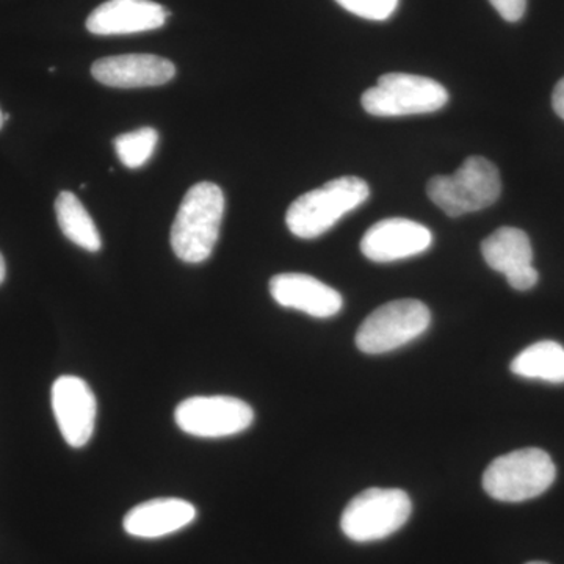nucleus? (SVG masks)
Instances as JSON below:
<instances>
[{"instance_id": "obj_1", "label": "nucleus", "mask_w": 564, "mask_h": 564, "mask_svg": "<svg viewBox=\"0 0 564 564\" xmlns=\"http://www.w3.org/2000/svg\"><path fill=\"white\" fill-rule=\"evenodd\" d=\"M225 207L221 188L212 182H199L185 193L170 239L182 262L202 263L210 258L220 237Z\"/></svg>"}, {"instance_id": "obj_2", "label": "nucleus", "mask_w": 564, "mask_h": 564, "mask_svg": "<svg viewBox=\"0 0 564 564\" xmlns=\"http://www.w3.org/2000/svg\"><path fill=\"white\" fill-rule=\"evenodd\" d=\"M369 184L361 177L344 176L296 198L285 214L289 231L300 239H317L340 218L369 199Z\"/></svg>"}, {"instance_id": "obj_3", "label": "nucleus", "mask_w": 564, "mask_h": 564, "mask_svg": "<svg viewBox=\"0 0 564 564\" xmlns=\"http://www.w3.org/2000/svg\"><path fill=\"white\" fill-rule=\"evenodd\" d=\"M556 467L541 448H521L499 456L484 474V489L499 502L519 503L540 497L554 485Z\"/></svg>"}, {"instance_id": "obj_4", "label": "nucleus", "mask_w": 564, "mask_h": 564, "mask_svg": "<svg viewBox=\"0 0 564 564\" xmlns=\"http://www.w3.org/2000/svg\"><path fill=\"white\" fill-rule=\"evenodd\" d=\"M502 192L499 170L485 158H469L451 176H436L426 185L430 199L448 217L484 210Z\"/></svg>"}, {"instance_id": "obj_5", "label": "nucleus", "mask_w": 564, "mask_h": 564, "mask_svg": "<svg viewBox=\"0 0 564 564\" xmlns=\"http://www.w3.org/2000/svg\"><path fill=\"white\" fill-rule=\"evenodd\" d=\"M413 513V502L402 489L370 488L350 500L340 529L355 543H373L399 532Z\"/></svg>"}, {"instance_id": "obj_6", "label": "nucleus", "mask_w": 564, "mask_h": 564, "mask_svg": "<svg viewBox=\"0 0 564 564\" xmlns=\"http://www.w3.org/2000/svg\"><path fill=\"white\" fill-rule=\"evenodd\" d=\"M448 102L440 82L406 73H389L362 95L361 104L373 117L391 118L433 113Z\"/></svg>"}, {"instance_id": "obj_7", "label": "nucleus", "mask_w": 564, "mask_h": 564, "mask_svg": "<svg viewBox=\"0 0 564 564\" xmlns=\"http://www.w3.org/2000/svg\"><path fill=\"white\" fill-rule=\"evenodd\" d=\"M432 323L426 304L419 300H395L375 310L356 333V347L366 355H383L422 336Z\"/></svg>"}, {"instance_id": "obj_8", "label": "nucleus", "mask_w": 564, "mask_h": 564, "mask_svg": "<svg viewBox=\"0 0 564 564\" xmlns=\"http://www.w3.org/2000/svg\"><path fill=\"white\" fill-rule=\"evenodd\" d=\"M174 421L184 433L217 440L250 429L254 411L250 404L236 397H192L176 408Z\"/></svg>"}, {"instance_id": "obj_9", "label": "nucleus", "mask_w": 564, "mask_h": 564, "mask_svg": "<svg viewBox=\"0 0 564 564\" xmlns=\"http://www.w3.org/2000/svg\"><path fill=\"white\" fill-rule=\"evenodd\" d=\"M52 410L62 436L70 447L82 448L90 443L98 403L87 381L70 375L55 380L52 386Z\"/></svg>"}, {"instance_id": "obj_10", "label": "nucleus", "mask_w": 564, "mask_h": 564, "mask_svg": "<svg viewBox=\"0 0 564 564\" xmlns=\"http://www.w3.org/2000/svg\"><path fill=\"white\" fill-rule=\"evenodd\" d=\"M433 234L421 223L388 218L364 234L361 251L369 261L388 263L422 254L432 247Z\"/></svg>"}, {"instance_id": "obj_11", "label": "nucleus", "mask_w": 564, "mask_h": 564, "mask_svg": "<svg viewBox=\"0 0 564 564\" xmlns=\"http://www.w3.org/2000/svg\"><path fill=\"white\" fill-rule=\"evenodd\" d=\"M485 262L507 276L516 291H530L540 280L532 265L533 250L529 236L518 228H500L481 243Z\"/></svg>"}, {"instance_id": "obj_12", "label": "nucleus", "mask_w": 564, "mask_h": 564, "mask_svg": "<svg viewBox=\"0 0 564 564\" xmlns=\"http://www.w3.org/2000/svg\"><path fill=\"white\" fill-rule=\"evenodd\" d=\"M169 17L170 11L152 0H107L91 11L87 31L101 36L158 31Z\"/></svg>"}, {"instance_id": "obj_13", "label": "nucleus", "mask_w": 564, "mask_h": 564, "mask_svg": "<svg viewBox=\"0 0 564 564\" xmlns=\"http://www.w3.org/2000/svg\"><path fill=\"white\" fill-rule=\"evenodd\" d=\"M91 74L111 88L159 87L174 79L176 66L158 55L126 54L93 63Z\"/></svg>"}, {"instance_id": "obj_14", "label": "nucleus", "mask_w": 564, "mask_h": 564, "mask_svg": "<svg viewBox=\"0 0 564 564\" xmlns=\"http://www.w3.org/2000/svg\"><path fill=\"white\" fill-rule=\"evenodd\" d=\"M274 302L315 318L334 317L343 311L344 299L336 289L304 273H281L270 281Z\"/></svg>"}, {"instance_id": "obj_15", "label": "nucleus", "mask_w": 564, "mask_h": 564, "mask_svg": "<svg viewBox=\"0 0 564 564\" xmlns=\"http://www.w3.org/2000/svg\"><path fill=\"white\" fill-rule=\"evenodd\" d=\"M196 518V508L182 499H154L137 505L126 514L122 527L137 538H161L180 532Z\"/></svg>"}, {"instance_id": "obj_16", "label": "nucleus", "mask_w": 564, "mask_h": 564, "mask_svg": "<svg viewBox=\"0 0 564 564\" xmlns=\"http://www.w3.org/2000/svg\"><path fill=\"white\" fill-rule=\"evenodd\" d=\"M511 372L527 380L564 383V347L554 340H543L527 347L511 362Z\"/></svg>"}, {"instance_id": "obj_17", "label": "nucleus", "mask_w": 564, "mask_h": 564, "mask_svg": "<svg viewBox=\"0 0 564 564\" xmlns=\"http://www.w3.org/2000/svg\"><path fill=\"white\" fill-rule=\"evenodd\" d=\"M55 215L66 239L90 252L101 250V234L74 193L62 192L55 199Z\"/></svg>"}, {"instance_id": "obj_18", "label": "nucleus", "mask_w": 564, "mask_h": 564, "mask_svg": "<svg viewBox=\"0 0 564 564\" xmlns=\"http://www.w3.org/2000/svg\"><path fill=\"white\" fill-rule=\"evenodd\" d=\"M159 143V133L152 128H141L137 131L122 133L115 139V151L122 165L137 170L147 165L154 154Z\"/></svg>"}, {"instance_id": "obj_19", "label": "nucleus", "mask_w": 564, "mask_h": 564, "mask_svg": "<svg viewBox=\"0 0 564 564\" xmlns=\"http://www.w3.org/2000/svg\"><path fill=\"white\" fill-rule=\"evenodd\" d=\"M343 9L369 21H386L395 13L400 0H336Z\"/></svg>"}, {"instance_id": "obj_20", "label": "nucleus", "mask_w": 564, "mask_h": 564, "mask_svg": "<svg viewBox=\"0 0 564 564\" xmlns=\"http://www.w3.org/2000/svg\"><path fill=\"white\" fill-rule=\"evenodd\" d=\"M497 13L508 22H518L524 17L527 0H489Z\"/></svg>"}, {"instance_id": "obj_21", "label": "nucleus", "mask_w": 564, "mask_h": 564, "mask_svg": "<svg viewBox=\"0 0 564 564\" xmlns=\"http://www.w3.org/2000/svg\"><path fill=\"white\" fill-rule=\"evenodd\" d=\"M552 106H554L555 113L564 120V79L556 84L554 95H552Z\"/></svg>"}, {"instance_id": "obj_22", "label": "nucleus", "mask_w": 564, "mask_h": 564, "mask_svg": "<svg viewBox=\"0 0 564 564\" xmlns=\"http://www.w3.org/2000/svg\"><path fill=\"white\" fill-rule=\"evenodd\" d=\"M6 276H7L6 259H3V256L0 254V284H2L3 281H6Z\"/></svg>"}, {"instance_id": "obj_23", "label": "nucleus", "mask_w": 564, "mask_h": 564, "mask_svg": "<svg viewBox=\"0 0 564 564\" xmlns=\"http://www.w3.org/2000/svg\"><path fill=\"white\" fill-rule=\"evenodd\" d=\"M3 122H6V121H3V111L0 110V129L3 128Z\"/></svg>"}, {"instance_id": "obj_24", "label": "nucleus", "mask_w": 564, "mask_h": 564, "mask_svg": "<svg viewBox=\"0 0 564 564\" xmlns=\"http://www.w3.org/2000/svg\"><path fill=\"white\" fill-rule=\"evenodd\" d=\"M9 120H10V115L3 113V121H9Z\"/></svg>"}, {"instance_id": "obj_25", "label": "nucleus", "mask_w": 564, "mask_h": 564, "mask_svg": "<svg viewBox=\"0 0 564 564\" xmlns=\"http://www.w3.org/2000/svg\"><path fill=\"white\" fill-rule=\"evenodd\" d=\"M527 564H547V563H544V562H532V563H527Z\"/></svg>"}]
</instances>
